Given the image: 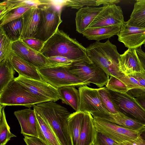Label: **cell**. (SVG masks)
<instances>
[{
	"instance_id": "6da1fadb",
	"label": "cell",
	"mask_w": 145,
	"mask_h": 145,
	"mask_svg": "<svg viewBox=\"0 0 145 145\" xmlns=\"http://www.w3.org/2000/svg\"><path fill=\"white\" fill-rule=\"evenodd\" d=\"M33 107L47 123L61 145H72L68 122L71 113L66 108L52 101Z\"/></svg>"
},
{
	"instance_id": "7a4b0ae2",
	"label": "cell",
	"mask_w": 145,
	"mask_h": 145,
	"mask_svg": "<svg viewBox=\"0 0 145 145\" xmlns=\"http://www.w3.org/2000/svg\"><path fill=\"white\" fill-rule=\"evenodd\" d=\"M40 53L46 58L60 56L73 61L88 57L86 48L59 29L45 42Z\"/></svg>"
},
{
	"instance_id": "3957f363",
	"label": "cell",
	"mask_w": 145,
	"mask_h": 145,
	"mask_svg": "<svg viewBox=\"0 0 145 145\" xmlns=\"http://www.w3.org/2000/svg\"><path fill=\"white\" fill-rule=\"evenodd\" d=\"M86 49L88 57L103 70L108 77L113 76L119 79L125 75L120 69V54L116 46L109 39L104 43L96 41Z\"/></svg>"
},
{
	"instance_id": "277c9868",
	"label": "cell",
	"mask_w": 145,
	"mask_h": 145,
	"mask_svg": "<svg viewBox=\"0 0 145 145\" xmlns=\"http://www.w3.org/2000/svg\"><path fill=\"white\" fill-rule=\"evenodd\" d=\"M48 101L34 95L14 79L0 93V107L3 108L20 106L31 108L35 105Z\"/></svg>"
},
{
	"instance_id": "5b68a950",
	"label": "cell",
	"mask_w": 145,
	"mask_h": 145,
	"mask_svg": "<svg viewBox=\"0 0 145 145\" xmlns=\"http://www.w3.org/2000/svg\"><path fill=\"white\" fill-rule=\"evenodd\" d=\"M66 68L71 74L99 88L106 85L109 79L105 72L89 57L73 61Z\"/></svg>"
},
{
	"instance_id": "8992f818",
	"label": "cell",
	"mask_w": 145,
	"mask_h": 145,
	"mask_svg": "<svg viewBox=\"0 0 145 145\" xmlns=\"http://www.w3.org/2000/svg\"><path fill=\"white\" fill-rule=\"evenodd\" d=\"M66 67H45L37 71L43 80L57 89L64 86L90 85L89 82L69 72Z\"/></svg>"
},
{
	"instance_id": "52a82bcc",
	"label": "cell",
	"mask_w": 145,
	"mask_h": 145,
	"mask_svg": "<svg viewBox=\"0 0 145 145\" xmlns=\"http://www.w3.org/2000/svg\"><path fill=\"white\" fill-rule=\"evenodd\" d=\"M93 121L97 131L112 139L118 145H132L140 135L139 131L99 118H93Z\"/></svg>"
},
{
	"instance_id": "ba28073f",
	"label": "cell",
	"mask_w": 145,
	"mask_h": 145,
	"mask_svg": "<svg viewBox=\"0 0 145 145\" xmlns=\"http://www.w3.org/2000/svg\"><path fill=\"white\" fill-rule=\"evenodd\" d=\"M40 7L41 19L38 32L34 38L45 42L56 33L62 22L61 10L51 4Z\"/></svg>"
},
{
	"instance_id": "9c48e42d",
	"label": "cell",
	"mask_w": 145,
	"mask_h": 145,
	"mask_svg": "<svg viewBox=\"0 0 145 145\" xmlns=\"http://www.w3.org/2000/svg\"><path fill=\"white\" fill-rule=\"evenodd\" d=\"M108 90L119 112L145 125V110L135 98L127 93H120Z\"/></svg>"
},
{
	"instance_id": "30bf717a",
	"label": "cell",
	"mask_w": 145,
	"mask_h": 145,
	"mask_svg": "<svg viewBox=\"0 0 145 145\" xmlns=\"http://www.w3.org/2000/svg\"><path fill=\"white\" fill-rule=\"evenodd\" d=\"M14 80L34 95L56 102L60 99L57 89L43 80L40 81L19 75Z\"/></svg>"
},
{
	"instance_id": "8fae6325",
	"label": "cell",
	"mask_w": 145,
	"mask_h": 145,
	"mask_svg": "<svg viewBox=\"0 0 145 145\" xmlns=\"http://www.w3.org/2000/svg\"><path fill=\"white\" fill-rule=\"evenodd\" d=\"M125 22L120 7L116 4H109L105 5L88 28L108 26L121 27Z\"/></svg>"
},
{
	"instance_id": "7c38bea8",
	"label": "cell",
	"mask_w": 145,
	"mask_h": 145,
	"mask_svg": "<svg viewBox=\"0 0 145 145\" xmlns=\"http://www.w3.org/2000/svg\"><path fill=\"white\" fill-rule=\"evenodd\" d=\"M80 103L78 111L108 114L102 104L99 97L98 89L88 87L87 85L79 87Z\"/></svg>"
},
{
	"instance_id": "4fadbf2b",
	"label": "cell",
	"mask_w": 145,
	"mask_h": 145,
	"mask_svg": "<svg viewBox=\"0 0 145 145\" xmlns=\"http://www.w3.org/2000/svg\"><path fill=\"white\" fill-rule=\"evenodd\" d=\"M117 35L118 40L125 47L136 50L145 43V27L129 25L125 22Z\"/></svg>"
},
{
	"instance_id": "5bb4252c",
	"label": "cell",
	"mask_w": 145,
	"mask_h": 145,
	"mask_svg": "<svg viewBox=\"0 0 145 145\" xmlns=\"http://www.w3.org/2000/svg\"><path fill=\"white\" fill-rule=\"evenodd\" d=\"M12 48L16 55L37 69L46 66V58L40 53L28 46L21 39L13 42Z\"/></svg>"
},
{
	"instance_id": "9a60e30c",
	"label": "cell",
	"mask_w": 145,
	"mask_h": 145,
	"mask_svg": "<svg viewBox=\"0 0 145 145\" xmlns=\"http://www.w3.org/2000/svg\"><path fill=\"white\" fill-rule=\"evenodd\" d=\"M40 7H33L22 16L23 29L21 39L34 38L36 36L41 19Z\"/></svg>"
},
{
	"instance_id": "2e32d148",
	"label": "cell",
	"mask_w": 145,
	"mask_h": 145,
	"mask_svg": "<svg viewBox=\"0 0 145 145\" xmlns=\"http://www.w3.org/2000/svg\"><path fill=\"white\" fill-rule=\"evenodd\" d=\"M119 64L120 70L125 75L135 72L145 73V70L139 59L136 49H128L120 54Z\"/></svg>"
},
{
	"instance_id": "e0dca14e",
	"label": "cell",
	"mask_w": 145,
	"mask_h": 145,
	"mask_svg": "<svg viewBox=\"0 0 145 145\" xmlns=\"http://www.w3.org/2000/svg\"><path fill=\"white\" fill-rule=\"evenodd\" d=\"M14 114L20 125L21 134L24 136L38 137L36 118L33 109L28 108L16 111Z\"/></svg>"
},
{
	"instance_id": "ac0fdd59",
	"label": "cell",
	"mask_w": 145,
	"mask_h": 145,
	"mask_svg": "<svg viewBox=\"0 0 145 145\" xmlns=\"http://www.w3.org/2000/svg\"><path fill=\"white\" fill-rule=\"evenodd\" d=\"M93 117L110 122L123 127L140 131L145 125L119 112L115 114L94 113L91 114Z\"/></svg>"
},
{
	"instance_id": "d6986e66",
	"label": "cell",
	"mask_w": 145,
	"mask_h": 145,
	"mask_svg": "<svg viewBox=\"0 0 145 145\" xmlns=\"http://www.w3.org/2000/svg\"><path fill=\"white\" fill-rule=\"evenodd\" d=\"M105 5L99 7L87 6L78 9L75 18L76 31L82 34L89 27Z\"/></svg>"
},
{
	"instance_id": "ffe728a7",
	"label": "cell",
	"mask_w": 145,
	"mask_h": 145,
	"mask_svg": "<svg viewBox=\"0 0 145 145\" xmlns=\"http://www.w3.org/2000/svg\"><path fill=\"white\" fill-rule=\"evenodd\" d=\"M97 131L91 114L89 112H85L77 145L94 144Z\"/></svg>"
},
{
	"instance_id": "44dd1931",
	"label": "cell",
	"mask_w": 145,
	"mask_h": 145,
	"mask_svg": "<svg viewBox=\"0 0 145 145\" xmlns=\"http://www.w3.org/2000/svg\"><path fill=\"white\" fill-rule=\"evenodd\" d=\"M10 61L14 69L18 73L19 75L38 80H43L36 67L25 61L14 52Z\"/></svg>"
},
{
	"instance_id": "7402d4cb",
	"label": "cell",
	"mask_w": 145,
	"mask_h": 145,
	"mask_svg": "<svg viewBox=\"0 0 145 145\" xmlns=\"http://www.w3.org/2000/svg\"><path fill=\"white\" fill-rule=\"evenodd\" d=\"M33 109L36 118L38 138L47 145H61L47 123L37 111Z\"/></svg>"
},
{
	"instance_id": "603a6c76",
	"label": "cell",
	"mask_w": 145,
	"mask_h": 145,
	"mask_svg": "<svg viewBox=\"0 0 145 145\" xmlns=\"http://www.w3.org/2000/svg\"><path fill=\"white\" fill-rule=\"evenodd\" d=\"M49 0H7L0 3V19L14 9L26 6H39L50 4Z\"/></svg>"
},
{
	"instance_id": "cb8c5ba5",
	"label": "cell",
	"mask_w": 145,
	"mask_h": 145,
	"mask_svg": "<svg viewBox=\"0 0 145 145\" xmlns=\"http://www.w3.org/2000/svg\"><path fill=\"white\" fill-rule=\"evenodd\" d=\"M121 29L118 26H108L88 28L82 34L89 40L99 41L118 35Z\"/></svg>"
},
{
	"instance_id": "d4e9b609",
	"label": "cell",
	"mask_w": 145,
	"mask_h": 145,
	"mask_svg": "<svg viewBox=\"0 0 145 145\" xmlns=\"http://www.w3.org/2000/svg\"><path fill=\"white\" fill-rule=\"evenodd\" d=\"M75 86H67L57 88L62 103L72 107L78 112L80 103V94Z\"/></svg>"
},
{
	"instance_id": "484cf974",
	"label": "cell",
	"mask_w": 145,
	"mask_h": 145,
	"mask_svg": "<svg viewBox=\"0 0 145 145\" xmlns=\"http://www.w3.org/2000/svg\"><path fill=\"white\" fill-rule=\"evenodd\" d=\"M85 112H75L71 113L68 125L72 145H77Z\"/></svg>"
},
{
	"instance_id": "4316f807",
	"label": "cell",
	"mask_w": 145,
	"mask_h": 145,
	"mask_svg": "<svg viewBox=\"0 0 145 145\" xmlns=\"http://www.w3.org/2000/svg\"><path fill=\"white\" fill-rule=\"evenodd\" d=\"M15 73V71L9 59H5L0 62V93L14 79Z\"/></svg>"
},
{
	"instance_id": "83f0119b",
	"label": "cell",
	"mask_w": 145,
	"mask_h": 145,
	"mask_svg": "<svg viewBox=\"0 0 145 145\" xmlns=\"http://www.w3.org/2000/svg\"><path fill=\"white\" fill-rule=\"evenodd\" d=\"M121 1L119 0H63V7L79 9L85 6L87 7L98 6L109 4H116Z\"/></svg>"
},
{
	"instance_id": "f1b7e54d",
	"label": "cell",
	"mask_w": 145,
	"mask_h": 145,
	"mask_svg": "<svg viewBox=\"0 0 145 145\" xmlns=\"http://www.w3.org/2000/svg\"><path fill=\"white\" fill-rule=\"evenodd\" d=\"M1 27L3 28L7 37L12 42L21 39L23 29L22 17Z\"/></svg>"
},
{
	"instance_id": "f546056e",
	"label": "cell",
	"mask_w": 145,
	"mask_h": 145,
	"mask_svg": "<svg viewBox=\"0 0 145 145\" xmlns=\"http://www.w3.org/2000/svg\"><path fill=\"white\" fill-rule=\"evenodd\" d=\"M145 22V0H137L129 19L126 23L130 25L140 26Z\"/></svg>"
},
{
	"instance_id": "4dcf8cb0",
	"label": "cell",
	"mask_w": 145,
	"mask_h": 145,
	"mask_svg": "<svg viewBox=\"0 0 145 145\" xmlns=\"http://www.w3.org/2000/svg\"><path fill=\"white\" fill-rule=\"evenodd\" d=\"M12 42L6 35L2 27H0V62L5 59H10L14 52Z\"/></svg>"
},
{
	"instance_id": "1f68e13d",
	"label": "cell",
	"mask_w": 145,
	"mask_h": 145,
	"mask_svg": "<svg viewBox=\"0 0 145 145\" xmlns=\"http://www.w3.org/2000/svg\"><path fill=\"white\" fill-rule=\"evenodd\" d=\"M5 107H0V145H6L11 138L16 137L10 131L6 118Z\"/></svg>"
},
{
	"instance_id": "d6a6232c",
	"label": "cell",
	"mask_w": 145,
	"mask_h": 145,
	"mask_svg": "<svg viewBox=\"0 0 145 145\" xmlns=\"http://www.w3.org/2000/svg\"><path fill=\"white\" fill-rule=\"evenodd\" d=\"M101 101L108 114H115L118 109L112 101L109 90L106 87L98 89Z\"/></svg>"
},
{
	"instance_id": "836d02e7",
	"label": "cell",
	"mask_w": 145,
	"mask_h": 145,
	"mask_svg": "<svg viewBox=\"0 0 145 145\" xmlns=\"http://www.w3.org/2000/svg\"><path fill=\"white\" fill-rule=\"evenodd\" d=\"M33 7L34 6L23 7L10 11L0 19V27L22 17L24 13Z\"/></svg>"
},
{
	"instance_id": "e575fe53",
	"label": "cell",
	"mask_w": 145,
	"mask_h": 145,
	"mask_svg": "<svg viewBox=\"0 0 145 145\" xmlns=\"http://www.w3.org/2000/svg\"><path fill=\"white\" fill-rule=\"evenodd\" d=\"M106 87L109 90L122 93H127L129 90L123 82L113 76H110Z\"/></svg>"
},
{
	"instance_id": "d590c367",
	"label": "cell",
	"mask_w": 145,
	"mask_h": 145,
	"mask_svg": "<svg viewBox=\"0 0 145 145\" xmlns=\"http://www.w3.org/2000/svg\"><path fill=\"white\" fill-rule=\"evenodd\" d=\"M46 67H67L71 64L73 61L67 58L60 56H56L46 58Z\"/></svg>"
},
{
	"instance_id": "8d00e7d4",
	"label": "cell",
	"mask_w": 145,
	"mask_h": 145,
	"mask_svg": "<svg viewBox=\"0 0 145 145\" xmlns=\"http://www.w3.org/2000/svg\"><path fill=\"white\" fill-rule=\"evenodd\" d=\"M119 79L124 83L129 90L135 89H145L130 75H125Z\"/></svg>"
},
{
	"instance_id": "74e56055",
	"label": "cell",
	"mask_w": 145,
	"mask_h": 145,
	"mask_svg": "<svg viewBox=\"0 0 145 145\" xmlns=\"http://www.w3.org/2000/svg\"><path fill=\"white\" fill-rule=\"evenodd\" d=\"M20 39L28 46L40 53L45 42L35 38L21 39Z\"/></svg>"
},
{
	"instance_id": "f35d334b",
	"label": "cell",
	"mask_w": 145,
	"mask_h": 145,
	"mask_svg": "<svg viewBox=\"0 0 145 145\" xmlns=\"http://www.w3.org/2000/svg\"><path fill=\"white\" fill-rule=\"evenodd\" d=\"M94 145H118L112 139L104 134L97 131Z\"/></svg>"
},
{
	"instance_id": "ab89813d",
	"label": "cell",
	"mask_w": 145,
	"mask_h": 145,
	"mask_svg": "<svg viewBox=\"0 0 145 145\" xmlns=\"http://www.w3.org/2000/svg\"><path fill=\"white\" fill-rule=\"evenodd\" d=\"M24 140L27 145H47L38 137L25 136Z\"/></svg>"
},
{
	"instance_id": "60d3db41",
	"label": "cell",
	"mask_w": 145,
	"mask_h": 145,
	"mask_svg": "<svg viewBox=\"0 0 145 145\" xmlns=\"http://www.w3.org/2000/svg\"><path fill=\"white\" fill-rule=\"evenodd\" d=\"M130 75L135 78L140 84L145 89V73L135 72Z\"/></svg>"
},
{
	"instance_id": "b9f144b4",
	"label": "cell",
	"mask_w": 145,
	"mask_h": 145,
	"mask_svg": "<svg viewBox=\"0 0 145 145\" xmlns=\"http://www.w3.org/2000/svg\"><path fill=\"white\" fill-rule=\"evenodd\" d=\"M136 50L139 59L145 70V52L143 51L141 47H139Z\"/></svg>"
},
{
	"instance_id": "7bdbcfd3",
	"label": "cell",
	"mask_w": 145,
	"mask_h": 145,
	"mask_svg": "<svg viewBox=\"0 0 145 145\" xmlns=\"http://www.w3.org/2000/svg\"><path fill=\"white\" fill-rule=\"evenodd\" d=\"M145 92V89H135L129 90L127 93L131 96L135 98L142 93Z\"/></svg>"
},
{
	"instance_id": "ee69618b",
	"label": "cell",
	"mask_w": 145,
	"mask_h": 145,
	"mask_svg": "<svg viewBox=\"0 0 145 145\" xmlns=\"http://www.w3.org/2000/svg\"><path fill=\"white\" fill-rule=\"evenodd\" d=\"M137 102L145 110V92L135 98Z\"/></svg>"
},
{
	"instance_id": "f6af8a7d",
	"label": "cell",
	"mask_w": 145,
	"mask_h": 145,
	"mask_svg": "<svg viewBox=\"0 0 145 145\" xmlns=\"http://www.w3.org/2000/svg\"><path fill=\"white\" fill-rule=\"evenodd\" d=\"M132 145H145V140L142 139L139 135Z\"/></svg>"
},
{
	"instance_id": "bcb514c9",
	"label": "cell",
	"mask_w": 145,
	"mask_h": 145,
	"mask_svg": "<svg viewBox=\"0 0 145 145\" xmlns=\"http://www.w3.org/2000/svg\"><path fill=\"white\" fill-rule=\"evenodd\" d=\"M139 135L141 138L145 140V127L139 131Z\"/></svg>"
},
{
	"instance_id": "7dc6e473",
	"label": "cell",
	"mask_w": 145,
	"mask_h": 145,
	"mask_svg": "<svg viewBox=\"0 0 145 145\" xmlns=\"http://www.w3.org/2000/svg\"><path fill=\"white\" fill-rule=\"evenodd\" d=\"M140 27H145V22L142 24L140 26Z\"/></svg>"
},
{
	"instance_id": "c3c4849f",
	"label": "cell",
	"mask_w": 145,
	"mask_h": 145,
	"mask_svg": "<svg viewBox=\"0 0 145 145\" xmlns=\"http://www.w3.org/2000/svg\"><path fill=\"white\" fill-rule=\"evenodd\" d=\"M144 47H145V43H144Z\"/></svg>"
},
{
	"instance_id": "681fc988",
	"label": "cell",
	"mask_w": 145,
	"mask_h": 145,
	"mask_svg": "<svg viewBox=\"0 0 145 145\" xmlns=\"http://www.w3.org/2000/svg\"><path fill=\"white\" fill-rule=\"evenodd\" d=\"M94 145V144H93V145Z\"/></svg>"
}]
</instances>
